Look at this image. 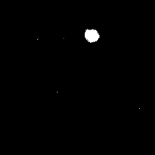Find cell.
Wrapping results in <instances>:
<instances>
[{
	"label": "cell",
	"instance_id": "6da1fadb",
	"mask_svg": "<svg viewBox=\"0 0 155 155\" xmlns=\"http://www.w3.org/2000/svg\"><path fill=\"white\" fill-rule=\"evenodd\" d=\"M85 39L90 43L95 42L100 39V34L96 30L90 29V30H86L84 33Z\"/></svg>",
	"mask_w": 155,
	"mask_h": 155
}]
</instances>
